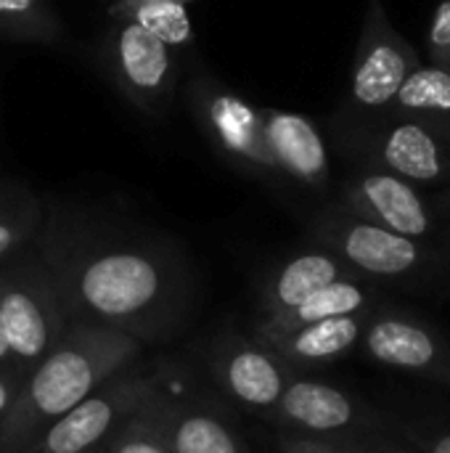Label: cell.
I'll list each match as a JSON object with an SVG mask.
<instances>
[{
    "label": "cell",
    "mask_w": 450,
    "mask_h": 453,
    "mask_svg": "<svg viewBox=\"0 0 450 453\" xmlns=\"http://www.w3.org/2000/svg\"><path fill=\"white\" fill-rule=\"evenodd\" d=\"M186 98L202 135L217 157L255 180L273 186L284 180L265 141L263 106L249 104L210 72L191 74Z\"/></svg>",
    "instance_id": "obj_6"
},
{
    "label": "cell",
    "mask_w": 450,
    "mask_h": 453,
    "mask_svg": "<svg viewBox=\"0 0 450 453\" xmlns=\"http://www.w3.org/2000/svg\"><path fill=\"white\" fill-rule=\"evenodd\" d=\"M358 345L385 369L450 388V337L408 308L377 305Z\"/></svg>",
    "instance_id": "obj_9"
},
{
    "label": "cell",
    "mask_w": 450,
    "mask_h": 453,
    "mask_svg": "<svg viewBox=\"0 0 450 453\" xmlns=\"http://www.w3.org/2000/svg\"><path fill=\"white\" fill-rule=\"evenodd\" d=\"M369 316H371V311L326 319V321L302 326V329H297V332H292V334H286V337H281L265 348L292 372L332 364V361L345 358L350 350L358 348Z\"/></svg>",
    "instance_id": "obj_18"
},
{
    "label": "cell",
    "mask_w": 450,
    "mask_h": 453,
    "mask_svg": "<svg viewBox=\"0 0 450 453\" xmlns=\"http://www.w3.org/2000/svg\"><path fill=\"white\" fill-rule=\"evenodd\" d=\"M416 66V48L390 24L382 0H369L350 77L353 117L363 122L385 114L400 85Z\"/></svg>",
    "instance_id": "obj_10"
},
{
    "label": "cell",
    "mask_w": 450,
    "mask_h": 453,
    "mask_svg": "<svg viewBox=\"0 0 450 453\" xmlns=\"http://www.w3.org/2000/svg\"><path fill=\"white\" fill-rule=\"evenodd\" d=\"M143 342L106 326L69 324L58 342L27 372L0 419V453H21L48 425L130 369Z\"/></svg>",
    "instance_id": "obj_2"
},
{
    "label": "cell",
    "mask_w": 450,
    "mask_h": 453,
    "mask_svg": "<svg viewBox=\"0 0 450 453\" xmlns=\"http://www.w3.org/2000/svg\"><path fill=\"white\" fill-rule=\"evenodd\" d=\"M0 324L11 366L24 377L69 326L50 273L34 247L0 263Z\"/></svg>",
    "instance_id": "obj_4"
},
{
    "label": "cell",
    "mask_w": 450,
    "mask_h": 453,
    "mask_svg": "<svg viewBox=\"0 0 450 453\" xmlns=\"http://www.w3.org/2000/svg\"><path fill=\"white\" fill-rule=\"evenodd\" d=\"M156 390L154 377L125 369L48 425L21 453H88L98 449Z\"/></svg>",
    "instance_id": "obj_11"
},
{
    "label": "cell",
    "mask_w": 450,
    "mask_h": 453,
    "mask_svg": "<svg viewBox=\"0 0 450 453\" xmlns=\"http://www.w3.org/2000/svg\"><path fill=\"white\" fill-rule=\"evenodd\" d=\"M21 382H24V374L19 369L0 366V419L11 409V403H13V398H16V393L21 388Z\"/></svg>",
    "instance_id": "obj_27"
},
{
    "label": "cell",
    "mask_w": 450,
    "mask_h": 453,
    "mask_svg": "<svg viewBox=\"0 0 450 453\" xmlns=\"http://www.w3.org/2000/svg\"><path fill=\"white\" fill-rule=\"evenodd\" d=\"M114 8L159 35L170 48H188L196 40L186 0H117Z\"/></svg>",
    "instance_id": "obj_22"
},
{
    "label": "cell",
    "mask_w": 450,
    "mask_h": 453,
    "mask_svg": "<svg viewBox=\"0 0 450 453\" xmlns=\"http://www.w3.org/2000/svg\"><path fill=\"white\" fill-rule=\"evenodd\" d=\"M310 239L377 287L422 295L450 292V255L432 244L369 223L337 202L310 220Z\"/></svg>",
    "instance_id": "obj_3"
},
{
    "label": "cell",
    "mask_w": 450,
    "mask_h": 453,
    "mask_svg": "<svg viewBox=\"0 0 450 453\" xmlns=\"http://www.w3.org/2000/svg\"><path fill=\"white\" fill-rule=\"evenodd\" d=\"M48 210L24 183L0 175V263L34 247Z\"/></svg>",
    "instance_id": "obj_19"
},
{
    "label": "cell",
    "mask_w": 450,
    "mask_h": 453,
    "mask_svg": "<svg viewBox=\"0 0 450 453\" xmlns=\"http://www.w3.org/2000/svg\"><path fill=\"white\" fill-rule=\"evenodd\" d=\"M0 37L56 45L64 24L50 0H0Z\"/></svg>",
    "instance_id": "obj_21"
},
{
    "label": "cell",
    "mask_w": 450,
    "mask_h": 453,
    "mask_svg": "<svg viewBox=\"0 0 450 453\" xmlns=\"http://www.w3.org/2000/svg\"><path fill=\"white\" fill-rule=\"evenodd\" d=\"M339 279H361L353 268H347L334 252L326 247L302 250L286 260H281L260 284L257 295V313L260 319L281 313L302 303L316 289L334 284Z\"/></svg>",
    "instance_id": "obj_15"
},
{
    "label": "cell",
    "mask_w": 450,
    "mask_h": 453,
    "mask_svg": "<svg viewBox=\"0 0 450 453\" xmlns=\"http://www.w3.org/2000/svg\"><path fill=\"white\" fill-rule=\"evenodd\" d=\"M69 324L156 340L172 332L191 284L164 242L48 212L34 242Z\"/></svg>",
    "instance_id": "obj_1"
},
{
    "label": "cell",
    "mask_w": 450,
    "mask_h": 453,
    "mask_svg": "<svg viewBox=\"0 0 450 453\" xmlns=\"http://www.w3.org/2000/svg\"><path fill=\"white\" fill-rule=\"evenodd\" d=\"M427 45H430L432 61L450 69V0H443L435 8L432 24H430V32H427Z\"/></svg>",
    "instance_id": "obj_24"
},
{
    "label": "cell",
    "mask_w": 450,
    "mask_h": 453,
    "mask_svg": "<svg viewBox=\"0 0 450 453\" xmlns=\"http://www.w3.org/2000/svg\"><path fill=\"white\" fill-rule=\"evenodd\" d=\"M0 366H11L8 345H5V337H3V324H0Z\"/></svg>",
    "instance_id": "obj_29"
},
{
    "label": "cell",
    "mask_w": 450,
    "mask_h": 453,
    "mask_svg": "<svg viewBox=\"0 0 450 453\" xmlns=\"http://www.w3.org/2000/svg\"><path fill=\"white\" fill-rule=\"evenodd\" d=\"M337 204L369 223L432 244L450 255L448 226L432 210L419 186L393 173L361 165L342 180Z\"/></svg>",
    "instance_id": "obj_8"
},
{
    "label": "cell",
    "mask_w": 450,
    "mask_h": 453,
    "mask_svg": "<svg viewBox=\"0 0 450 453\" xmlns=\"http://www.w3.org/2000/svg\"><path fill=\"white\" fill-rule=\"evenodd\" d=\"M408 438L424 453H450V430L443 427H432V430L408 427Z\"/></svg>",
    "instance_id": "obj_26"
},
{
    "label": "cell",
    "mask_w": 450,
    "mask_h": 453,
    "mask_svg": "<svg viewBox=\"0 0 450 453\" xmlns=\"http://www.w3.org/2000/svg\"><path fill=\"white\" fill-rule=\"evenodd\" d=\"M271 411L281 425L292 427L297 435L310 438L379 427V417L355 395L334 385L300 377H292L286 382L278 403Z\"/></svg>",
    "instance_id": "obj_12"
},
{
    "label": "cell",
    "mask_w": 450,
    "mask_h": 453,
    "mask_svg": "<svg viewBox=\"0 0 450 453\" xmlns=\"http://www.w3.org/2000/svg\"><path fill=\"white\" fill-rule=\"evenodd\" d=\"M347 151L366 167L414 186L450 180V127L400 114H379L347 127Z\"/></svg>",
    "instance_id": "obj_7"
},
{
    "label": "cell",
    "mask_w": 450,
    "mask_h": 453,
    "mask_svg": "<svg viewBox=\"0 0 450 453\" xmlns=\"http://www.w3.org/2000/svg\"><path fill=\"white\" fill-rule=\"evenodd\" d=\"M377 453H411V451H403V449H390V446H387V449H379Z\"/></svg>",
    "instance_id": "obj_30"
},
{
    "label": "cell",
    "mask_w": 450,
    "mask_h": 453,
    "mask_svg": "<svg viewBox=\"0 0 450 453\" xmlns=\"http://www.w3.org/2000/svg\"><path fill=\"white\" fill-rule=\"evenodd\" d=\"M141 411L159 427L172 453H244L239 438L215 414L180 406L162 390H156Z\"/></svg>",
    "instance_id": "obj_17"
},
{
    "label": "cell",
    "mask_w": 450,
    "mask_h": 453,
    "mask_svg": "<svg viewBox=\"0 0 450 453\" xmlns=\"http://www.w3.org/2000/svg\"><path fill=\"white\" fill-rule=\"evenodd\" d=\"M103 449L109 453H172L159 427L141 409L106 438Z\"/></svg>",
    "instance_id": "obj_23"
},
{
    "label": "cell",
    "mask_w": 450,
    "mask_h": 453,
    "mask_svg": "<svg viewBox=\"0 0 450 453\" xmlns=\"http://www.w3.org/2000/svg\"><path fill=\"white\" fill-rule=\"evenodd\" d=\"M263 125L278 173L305 188L326 191L332 180V162L318 125L305 114L276 106H263Z\"/></svg>",
    "instance_id": "obj_14"
},
{
    "label": "cell",
    "mask_w": 450,
    "mask_h": 453,
    "mask_svg": "<svg viewBox=\"0 0 450 453\" xmlns=\"http://www.w3.org/2000/svg\"><path fill=\"white\" fill-rule=\"evenodd\" d=\"M98 58L111 85L138 111L146 117L170 111L178 88V56L159 35L111 5L98 40Z\"/></svg>",
    "instance_id": "obj_5"
},
{
    "label": "cell",
    "mask_w": 450,
    "mask_h": 453,
    "mask_svg": "<svg viewBox=\"0 0 450 453\" xmlns=\"http://www.w3.org/2000/svg\"><path fill=\"white\" fill-rule=\"evenodd\" d=\"M385 114L419 117L450 127V69L440 64L416 66Z\"/></svg>",
    "instance_id": "obj_20"
},
{
    "label": "cell",
    "mask_w": 450,
    "mask_h": 453,
    "mask_svg": "<svg viewBox=\"0 0 450 453\" xmlns=\"http://www.w3.org/2000/svg\"><path fill=\"white\" fill-rule=\"evenodd\" d=\"M281 453H369L361 449H350V446H339L324 438H310V435H286L278 441Z\"/></svg>",
    "instance_id": "obj_25"
},
{
    "label": "cell",
    "mask_w": 450,
    "mask_h": 453,
    "mask_svg": "<svg viewBox=\"0 0 450 453\" xmlns=\"http://www.w3.org/2000/svg\"><path fill=\"white\" fill-rule=\"evenodd\" d=\"M377 305H379L377 284H371L366 279H339L334 284L316 289L294 308L260 319L255 326V342L271 345L302 326H310V324H318L326 319H337V316L374 311Z\"/></svg>",
    "instance_id": "obj_16"
},
{
    "label": "cell",
    "mask_w": 450,
    "mask_h": 453,
    "mask_svg": "<svg viewBox=\"0 0 450 453\" xmlns=\"http://www.w3.org/2000/svg\"><path fill=\"white\" fill-rule=\"evenodd\" d=\"M210 366L212 377L233 401L260 411H271L286 382L294 377V372L284 366L265 345L239 334H225L212 348Z\"/></svg>",
    "instance_id": "obj_13"
},
{
    "label": "cell",
    "mask_w": 450,
    "mask_h": 453,
    "mask_svg": "<svg viewBox=\"0 0 450 453\" xmlns=\"http://www.w3.org/2000/svg\"><path fill=\"white\" fill-rule=\"evenodd\" d=\"M430 204H432V210L440 215V220L448 226V234H450V188L448 191H443V194H438Z\"/></svg>",
    "instance_id": "obj_28"
},
{
    "label": "cell",
    "mask_w": 450,
    "mask_h": 453,
    "mask_svg": "<svg viewBox=\"0 0 450 453\" xmlns=\"http://www.w3.org/2000/svg\"><path fill=\"white\" fill-rule=\"evenodd\" d=\"M88 453H109V451H106L103 446H98V449H90V451H88Z\"/></svg>",
    "instance_id": "obj_31"
}]
</instances>
